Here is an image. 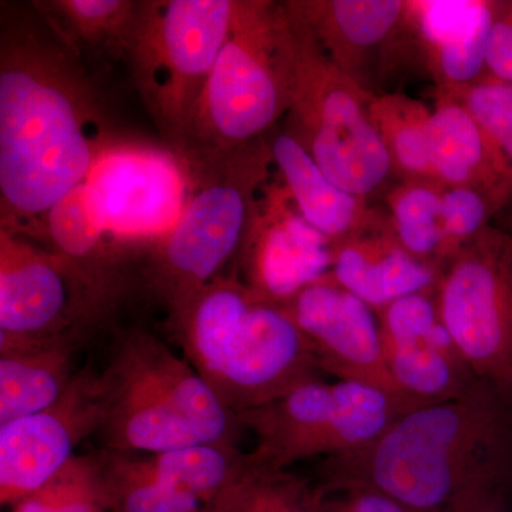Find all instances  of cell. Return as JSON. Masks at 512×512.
Wrapping results in <instances>:
<instances>
[{"label": "cell", "instance_id": "6da1fadb", "mask_svg": "<svg viewBox=\"0 0 512 512\" xmlns=\"http://www.w3.org/2000/svg\"><path fill=\"white\" fill-rule=\"evenodd\" d=\"M0 20V231L46 238L47 214L111 141L82 60L32 3Z\"/></svg>", "mask_w": 512, "mask_h": 512}, {"label": "cell", "instance_id": "7a4b0ae2", "mask_svg": "<svg viewBox=\"0 0 512 512\" xmlns=\"http://www.w3.org/2000/svg\"><path fill=\"white\" fill-rule=\"evenodd\" d=\"M319 477V493L372 490L416 512L512 487V392L477 379L404 414L370 446L326 458Z\"/></svg>", "mask_w": 512, "mask_h": 512}, {"label": "cell", "instance_id": "3957f363", "mask_svg": "<svg viewBox=\"0 0 512 512\" xmlns=\"http://www.w3.org/2000/svg\"><path fill=\"white\" fill-rule=\"evenodd\" d=\"M185 359L235 417L319 380L309 340L282 303L218 276L170 319Z\"/></svg>", "mask_w": 512, "mask_h": 512}, {"label": "cell", "instance_id": "277c9868", "mask_svg": "<svg viewBox=\"0 0 512 512\" xmlns=\"http://www.w3.org/2000/svg\"><path fill=\"white\" fill-rule=\"evenodd\" d=\"M291 82V23L284 2L237 0L177 154L202 163L268 138L288 114Z\"/></svg>", "mask_w": 512, "mask_h": 512}, {"label": "cell", "instance_id": "5b68a950", "mask_svg": "<svg viewBox=\"0 0 512 512\" xmlns=\"http://www.w3.org/2000/svg\"><path fill=\"white\" fill-rule=\"evenodd\" d=\"M185 163L191 178L187 204L174 227L151 245L148 271L170 319L239 254L275 165L271 137L217 160Z\"/></svg>", "mask_w": 512, "mask_h": 512}, {"label": "cell", "instance_id": "8992f818", "mask_svg": "<svg viewBox=\"0 0 512 512\" xmlns=\"http://www.w3.org/2000/svg\"><path fill=\"white\" fill-rule=\"evenodd\" d=\"M285 8L292 40L291 106L285 131L333 183L367 201L394 175L370 114L376 94L343 73L305 22Z\"/></svg>", "mask_w": 512, "mask_h": 512}, {"label": "cell", "instance_id": "52a82bcc", "mask_svg": "<svg viewBox=\"0 0 512 512\" xmlns=\"http://www.w3.org/2000/svg\"><path fill=\"white\" fill-rule=\"evenodd\" d=\"M235 5L237 0H138L126 59L141 99L175 153Z\"/></svg>", "mask_w": 512, "mask_h": 512}, {"label": "cell", "instance_id": "ba28073f", "mask_svg": "<svg viewBox=\"0 0 512 512\" xmlns=\"http://www.w3.org/2000/svg\"><path fill=\"white\" fill-rule=\"evenodd\" d=\"M416 407L357 382L302 384L274 402L238 417L255 434L249 453L264 471H286L296 461L355 453L384 436Z\"/></svg>", "mask_w": 512, "mask_h": 512}, {"label": "cell", "instance_id": "9c48e42d", "mask_svg": "<svg viewBox=\"0 0 512 512\" xmlns=\"http://www.w3.org/2000/svg\"><path fill=\"white\" fill-rule=\"evenodd\" d=\"M437 305L478 379L512 392V238L490 224L448 261Z\"/></svg>", "mask_w": 512, "mask_h": 512}, {"label": "cell", "instance_id": "30bf717a", "mask_svg": "<svg viewBox=\"0 0 512 512\" xmlns=\"http://www.w3.org/2000/svg\"><path fill=\"white\" fill-rule=\"evenodd\" d=\"M109 298L62 255L0 231V339L79 338Z\"/></svg>", "mask_w": 512, "mask_h": 512}, {"label": "cell", "instance_id": "8fae6325", "mask_svg": "<svg viewBox=\"0 0 512 512\" xmlns=\"http://www.w3.org/2000/svg\"><path fill=\"white\" fill-rule=\"evenodd\" d=\"M86 184L110 238L154 245L183 214L191 178L173 148L119 137L101 151Z\"/></svg>", "mask_w": 512, "mask_h": 512}, {"label": "cell", "instance_id": "7c38bea8", "mask_svg": "<svg viewBox=\"0 0 512 512\" xmlns=\"http://www.w3.org/2000/svg\"><path fill=\"white\" fill-rule=\"evenodd\" d=\"M109 407L106 372L82 369L63 396L32 416L0 426V503L15 507L76 457L97 433Z\"/></svg>", "mask_w": 512, "mask_h": 512}, {"label": "cell", "instance_id": "4fadbf2b", "mask_svg": "<svg viewBox=\"0 0 512 512\" xmlns=\"http://www.w3.org/2000/svg\"><path fill=\"white\" fill-rule=\"evenodd\" d=\"M282 306L311 343L320 372L339 382L369 384L410 402L390 376L376 312L332 276L306 286Z\"/></svg>", "mask_w": 512, "mask_h": 512}, {"label": "cell", "instance_id": "5bb4252c", "mask_svg": "<svg viewBox=\"0 0 512 512\" xmlns=\"http://www.w3.org/2000/svg\"><path fill=\"white\" fill-rule=\"evenodd\" d=\"M375 312L390 376L410 402H446L476 382L440 318L436 291L406 296Z\"/></svg>", "mask_w": 512, "mask_h": 512}, {"label": "cell", "instance_id": "9a60e30c", "mask_svg": "<svg viewBox=\"0 0 512 512\" xmlns=\"http://www.w3.org/2000/svg\"><path fill=\"white\" fill-rule=\"evenodd\" d=\"M238 256L242 281L279 303L332 274V242L302 217L284 183L262 191Z\"/></svg>", "mask_w": 512, "mask_h": 512}, {"label": "cell", "instance_id": "2e32d148", "mask_svg": "<svg viewBox=\"0 0 512 512\" xmlns=\"http://www.w3.org/2000/svg\"><path fill=\"white\" fill-rule=\"evenodd\" d=\"M336 284L367 303L373 311L394 301L433 292L440 271L406 251L394 235L389 214L372 210L355 234L332 244Z\"/></svg>", "mask_w": 512, "mask_h": 512}, {"label": "cell", "instance_id": "e0dca14e", "mask_svg": "<svg viewBox=\"0 0 512 512\" xmlns=\"http://www.w3.org/2000/svg\"><path fill=\"white\" fill-rule=\"evenodd\" d=\"M495 0L407 2L404 23L414 29L439 90L476 82L485 74V50Z\"/></svg>", "mask_w": 512, "mask_h": 512}, {"label": "cell", "instance_id": "ac0fdd59", "mask_svg": "<svg viewBox=\"0 0 512 512\" xmlns=\"http://www.w3.org/2000/svg\"><path fill=\"white\" fill-rule=\"evenodd\" d=\"M323 52L343 73L370 90L377 52L404 23V0H286Z\"/></svg>", "mask_w": 512, "mask_h": 512}, {"label": "cell", "instance_id": "d6986e66", "mask_svg": "<svg viewBox=\"0 0 512 512\" xmlns=\"http://www.w3.org/2000/svg\"><path fill=\"white\" fill-rule=\"evenodd\" d=\"M109 407L99 433L111 453L158 454L200 443L187 421L120 352L106 370Z\"/></svg>", "mask_w": 512, "mask_h": 512}, {"label": "cell", "instance_id": "ffe728a7", "mask_svg": "<svg viewBox=\"0 0 512 512\" xmlns=\"http://www.w3.org/2000/svg\"><path fill=\"white\" fill-rule=\"evenodd\" d=\"M117 352L153 384L165 402L187 421L198 439L235 446L241 423L225 409L187 359L174 355L161 340L146 332L130 333Z\"/></svg>", "mask_w": 512, "mask_h": 512}, {"label": "cell", "instance_id": "44dd1931", "mask_svg": "<svg viewBox=\"0 0 512 512\" xmlns=\"http://www.w3.org/2000/svg\"><path fill=\"white\" fill-rule=\"evenodd\" d=\"M431 167L441 187H477L512 201V168L466 107L440 90L431 110Z\"/></svg>", "mask_w": 512, "mask_h": 512}, {"label": "cell", "instance_id": "7402d4cb", "mask_svg": "<svg viewBox=\"0 0 512 512\" xmlns=\"http://www.w3.org/2000/svg\"><path fill=\"white\" fill-rule=\"evenodd\" d=\"M77 338L0 339V426L56 403L77 375Z\"/></svg>", "mask_w": 512, "mask_h": 512}, {"label": "cell", "instance_id": "603a6c76", "mask_svg": "<svg viewBox=\"0 0 512 512\" xmlns=\"http://www.w3.org/2000/svg\"><path fill=\"white\" fill-rule=\"evenodd\" d=\"M271 148L274 164L296 208L332 244L365 224L372 212L367 201L333 183L291 134L284 130L271 136Z\"/></svg>", "mask_w": 512, "mask_h": 512}, {"label": "cell", "instance_id": "cb8c5ba5", "mask_svg": "<svg viewBox=\"0 0 512 512\" xmlns=\"http://www.w3.org/2000/svg\"><path fill=\"white\" fill-rule=\"evenodd\" d=\"M138 460L151 476L190 495L212 512L266 473L255 466L249 453H242L237 446L204 441Z\"/></svg>", "mask_w": 512, "mask_h": 512}, {"label": "cell", "instance_id": "d4e9b609", "mask_svg": "<svg viewBox=\"0 0 512 512\" xmlns=\"http://www.w3.org/2000/svg\"><path fill=\"white\" fill-rule=\"evenodd\" d=\"M46 238L53 251L80 269L94 284L110 293L109 239L89 185H77L49 211Z\"/></svg>", "mask_w": 512, "mask_h": 512}, {"label": "cell", "instance_id": "484cf974", "mask_svg": "<svg viewBox=\"0 0 512 512\" xmlns=\"http://www.w3.org/2000/svg\"><path fill=\"white\" fill-rule=\"evenodd\" d=\"M33 6L76 55L86 47L126 57L136 0H53Z\"/></svg>", "mask_w": 512, "mask_h": 512}, {"label": "cell", "instance_id": "4316f807", "mask_svg": "<svg viewBox=\"0 0 512 512\" xmlns=\"http://www.w3.org/2000/svg\"><path fill=\"white\" fill-rule=\"evenodd\" d=\"M370 114L394 174L403 181H434L429 107L404 94H382L373 97Z\"/></svg>", "mask_w": 512, "mask_h": 512}, {"label": "cell", "instance_id": "83f0119b", "mask_svg": "<svg viewBox=\"0 0 512 512\" xmlns=\"http://www.w3.org/2000/svg\"><path fill=\"white\" fill-rule=\"evenodd\" d=\"M443 191L436 181H403L386 198L394 235L402 247L440 274L444 268Z\"/></svg>", "mask_w": 512, "mask_h": 512}, {"label": "cell", "instance_id": "f1b7e54d", "mask_svg": "<svg viewBox=\"0 0 512 512\" xmlns=\"http://www.w3.org/2000/svg\"><path fill=\"white\" fill-rule=\"evenodd\" d=\"M109 512H212L190 495L168 487L127 454H103Z\"/></svg>", "mask_w": 512, "mask_h": 512}, {"label": "cell", "instance_id": "f546056e", "mask_svg": "<svg viewBox=\"0 0 512 512\" xmlns=\"http://www.w3.org/2000/svg\"><path fill=\"white\" fill-rule=\"evenodd\" d=\"M10 512H109L103 454L74 457Z\"/></svg>", "mask_w": 512, "mask_h": 512}, {"label": "cell", "instance_id": "4dcf8cb0", "mask_svg": "<svg viewBox=\"0 0 512 512\" xmlns=\"http://www.w3.org/2000/svg\"><path fill=\"white\" fill-rule=\"evenodd\" d=\"M508 204L510 201L501 195L481 188H444L441 201L444 266L463 248V245L488 227L494 215Z\"/></svg>", "mask_w": 512, "mask_h": 512}, {"label": "cell", "instance_id": "1f68e13d", "mask_svg": "<svg viewBox=\"0 0 512 512\" xmlns=\"http://www.w3.org/2000/svg\"><path fill=\"white\" fill-rule=\"evenodd\" d=\"M460 101L512 168V84L484 74L476 82L440 90Z\"/></svg>", "mask_w": 512, "mask_h": 512}, {"label": "cell", "instance_id": "d6a6232c", "mask_svg": "<svg viewBox=\"0 0 512 512\" xmlns=\"http://www.w3.org/2000/svg\"><path fill=\"white\" fill-rule=\"evenodd\" d=\"M258 512H318V493L286 471L264 473L251 485Z\"/></svg>", "mask_w": 512, "mask_h": 512}, {"label": "cell", "instance_id": "836d02e7", "mask_svg": "<svg viewBox=\"0 0 512 512\" xmlns=\"http://www.w3.org/2000/svg\"><path fill=\"white\" fill-rule=\"evenodd\" d=\"M485 74L512 84V0L495 2L485 50Z\"/></svg>", "mask_w": 512, "mask_h": 512}, {"label": "cell", "instance_id": "e575fe53", "mask_svg": "<svg viewBox=\"0 0 512 512\" xmlns=\"http://www.w3.org/2000/svg\"><path fill=\"white\" fill-rule=\"evenodd\" d=\"M318 493V512H414L387 495L372 490Z\"/></svg>", "mask_w": 512, "mask_h": 512}, {"label": "cell", "instance_id": "d590c367", "mask_svg": "<svg viewBox=\"0 0 512 512\" xmlns=\"http://www.w3.org/2000/svg\"><path fill=\"white\" fill-rule=\"evenodd\" d=\"M434 512H512V487L498 488L477 495L466 503Z\"/></svg>", "mask_w": 512, "mask_h": 512}, {"label": "cell", "instance_id": "8d00e7d4", "mask_svg": "<svg viewBox=\"0 0 512 512\" xmlns=\"http://www.w3.org/2000/svg\"><path fill=\"white\" fill-rule=\"evenodd\" d=\"M255 480H252L251 483L242 487L238 493L232 495L227 503L221 505V507L215 512H258L254 501H252L251 493H249V488H251V484L254 483Z\"/></svg>", "mask_w": 512, "mask_h": 512}, {"label": "cell", "instance_id": "74e56055", "mask_svg": "<svg viewBox=\"0 0 512 512\" xmlns=\"http://www.w3.org/2000/svg\"><path fill=\"white\" fill-rule=\"evenodd\" d=\"M501 228H503L505 232H508V234H510V237L512 238V215L510 217V220H508L507 224L501 225Z\"/></svg>", "mask_w": 512, "mask_h": 512}]
</instances>
